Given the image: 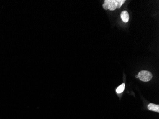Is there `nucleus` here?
Wrapping results in <instances>:
<instances>
[{"label":"nucleus","instance_id":"f257e3e1","mask_svg":"<svg viewBox=\"0 0 159 119\" xmlns=\"http://www.w3.org/2000/svg\"><path fill=\"white\" fill-rule=\"evenodd\" d=\"M125 1V0H105L102 7L105 10L114 11L120 8Z\"/></svg>","mask_w":159,"mask_h":119},{"label":"nucleus","instance_id":"f03ea898","mask_svg":"<svg viewBox=\"0 0 159 119\" xmlns=\"http://www.w3.org/2000/svg\"><path fill=\"white\" fill-rule=\"evenodd\" d=\"M138 75L140 80L144 82H149L153 78L152 73L147 71H140Z\"/></svg>","mask_w":159,"mask_h":119},{"label":"nucleus","instance_id":"7ed1b4c3","mask_svg":"<svg viewBox=\"0 0 159 119\" xmlns=\"http://www.w3.org/2000/svg\"><path fill=\"white\" fill-rule=\"evenodd\" d=\"M121 18L124 22H127L129 20V15L126 11H123L121 14Z\"/></svg>","mask_w":159,"mask_h":119},{"label":"nucleus","instance_id":"20e7f679","mask_svg":"<svg viewBox=\"0 0 159 119\" xmlns=\"http://www.w3.org/2000/svg\"><path fill=\"white\" fill-rule=\"evenodd\" d=\"M148 109L149 110H152L153 112H159V105L153 103H150L148 105Z\"/></svg>","mask_w":159,"mask_h":119},{"label":"nucleus","instance_id":"39448f33","mask_svg":"<svg viewBox=\"0 0 159 119\" xmlns=\"http://www.w3.org/2000/svg\"><path fill=\"white\" fill-rule=\"evenodd\" d=\"M125 87V83H122L121 85H120L116 89V92L117 93H122L124 91V89Z\"/></svg>","mask_w":159,"mask_h":119},{"label":"nucleus","instance_id":"423d86ee","mask_svg":"<svg viewBox=\"0 0 159 119\" xmlns=\"http://www.w3.org/2000/svg\"><path fill=\"white\" fill-rule=\"evenodd\" d=\"M136 78H138V75H137L136 76Z\"/></svg>","mask_w":159,"mask_h":119}]
</instances>
